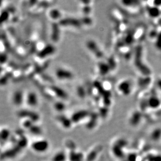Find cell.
I'll use <instances>...</instances> for the list:
<instances>
[{"label": "cell", "instance_id": "6", "mask_svg": "<svg viewBox=\"0 0 161 161\" xmlns=\"http://www.w3.org/2000/svg\"><path fill=\"white\" fill-rule=\"evenodd\" d=\"M57 121L65 129H69L73 125L71 118H68L64 115H59L57 117Z\"/></svg>", "mask_w": 161, "mask_h": 161}, {"label": "cell", "instance_id": "19", "mask_svg": "<svg viewBox=\"0 0 161 161\" xmlns=\"http://www.w3.org/2000/svg\"><path fill=\"white\" fill-rule=\"evenodd\" d=\"M54 109L59 112H62L65 110V105L62 102L58 101L55 103L54 105Z\"/></svg>", "mask_w": 161, "mask_h": 161}, {"label": "cell", "instance_id": "11", "mask_svg": "<svg viewBox=\"0 0 161 161\" xmlns=\"http://www.w3.org/2000/svg\"><path fill=\"white\" fill-rule=\"evenodd\" d=\"M61 23L63 26H70L75 27H79L82 25V21L75 18H66L62 20Z\"/></svg>", "mask_w": 161, "mask_h": 161}, {"label": "cell", "instance_id": "23", "mask_svg": "<svg viewBox=\"0 0 161 161\" xmlns=\"http://www.w3.org/2000/svg\"><path fill=\"white\" fill-rule=\"evenodd\" d=\"M90 11H91L90 7H89L88 5H86V6H85V7H83V9H82L83 12H84V13H85L86 15H88V14L90 13Z\"/></svg>", "mask_w": 161, "mask_h": 161}, {"label": "cell", "instance_id": "9", "mask_svg": "<svg viewBox=\"0 0 161 161\" xmlns=\"http://www.w3.org/2000/svg\"><path fill=\"white\" fill-rule=\"evenodd\" d=\"M68 154L64 150H59L53 154L51 161H67Z\"/></svg>", "mask_w": 161, "mask_h": 161}, {"label": "cell", "instance_id": "24", "mask_svg": "<svg viewBox=\"0 0 161 161\" xmlns=\"http://www.w3.org/2000/svg\"><path fill=\"white\" fill-rule=\"evenodd\" d=\"M78 93L80 96L84 98L85 95V91L84 89H83L82 87H79L78 90Z\"/></svg>", "mask_w": 161, "mask_h": 161}, {"label": "cell", "instance_id": "17", "mask_svg": "<svg viewBox=\"0 0 161 161\" xmlns=\"http://www.w3.org/2000/svg\"><path fill=\"white\" fill-rule=\"evenodd\" d=\"M49 16L53 20H57L61 16V13L57 9H53L50 11Z\"/></svg>", "mask_w": 161, "mask_h": 161}, {"label": "cell", "instance_id": "4", "mask_svg": "<svg viewBox=\"0 0 161 161\" xmlns=\"http://www.w3.org/2000/svg\"><path fill=\"white\" fill-rule=\"evenodd\" d=\"M67 154L69 161H84L86 160V157L84 154L76 149H71Z\"/></svg>", "mask_w": 161, "mask_h": 161}, {"label": "cell", "instance_id": "8", "mask_svg": "<svg viewBox=\"0 0 161 161\" xmlns=\"http://www.w3.org/2000/svg\"><path fill=\"white\" fill-rule=\"evenodd\" d=\"M12 137V132L10 130L7 128L4 127L1 130V144H5L8 142Z\"/></svg>", "mask_w": 161, "mask_h": 161}, {"label": "cell", "instance_id": "18", "mask_svg": "<svg viewBox=\"0 0 161 161\" xmlns=\"http://www.w3.org/2000/svg\"><path fill=\"white\" fill-rule=\"evenodd\" d=\"M36 123L34 124L28 130L32 134L35 135H39L41 134L42 132V129L38 125H36L35 124Z\"/></svg>", "mask_w": 161, "mask_h": 161}, {"label": "cell", "instance_id": "3", "mask_svg": "<svg viewBox=\"0 0 161 161\" xmlns=\"http://www.w3.org/2000/svg\"><path fill=\"white\" fill-rule=\"evenodd\" d=\"M90 113L89 111L85 110L77 111L71 115V121L73 124H78L85 119H88L90 116Z\"/></svg>", "mask_w": 161, "mask_h": 161}, {"label": "cell", "instance_id": "1", "mask_svg": "<svg viewBox=\"0 0 161 161\" xmlns=\"http://www.w3.org/2000/svg\"><path fill=\"white\" fill-rule=\"evenodd\" d=\"M30 148L34 152L43 154L46 153L50 148V143L48 140L41 138L32 141L30 144Z\"/></svg>", "mask_w": 161, "mask_h": 161}, {"label": "cell", "instance_id": "7", "mask_svg": "<svg viewBox=\"0 0 161 161\" xmlns=\"http://www.w3.org/2000/svg\"><path fill=\"white\" fill-rule=\"evenodd\" d=\"M26 103L28 106L30 107H35L38 104V97L36 93L30 92L27 95L26 98Z\"/></svg>", "mask_w": 161, "mask_h": 161}, {"label": "cell", "instance_id": "22", "mask_svg": "<svg viewBox=\"0 0 161 161\" xmlns=\"http://www.w3.org/2000/svg\"><path fill=\"white\" fill-rule=\"evenodd\" d=\"M148 161H161V155H150L148 158Z\"/></svg>", "mask_w": 161, "mask_h": 161}, {"label": "cell", "instance_id": "10", "mask_svg": "<svg viewBox=\"0 0 161 161\" xmlns=\"http://www.w3.org/2000/svg\"><path fill=\"white\" fill-rule=\"evenodd\" d=\"M24 94L21 90H17L14 93L13 102L16 106H20L24 102Z\"/></svg>", "mask_w": 161, "mask_h": 161}, {"label": "cell", "instance_id": "20", "mask_svg": "<svg viewBox=\"0 0 161 161\" xmlns=\"http://www.w3.org/2000/svg\"><path fill=\"white\" fill-rule=\"evenodd\" d=\"M53 28L52 29V39L54 41H57L58 39V37H59V28L57 27L56 25H54Z\"/></svg>", "mask_w": 161, "mask_h": 161}, {"label": "cell", "instance_id": "2", "mask_svg": "<svg viewBox=\"0 0 161 161\" xmlns=\"http://www.w3.org/2000/svg\"><path fill=\"white\" fill-rule=\"evenodd\" d=\"M18 115L24 119H29L35 123L40 119V116L38 113L30 110H21L18 113Z\"/></svg>", "mask_w": 161, "mask_h": 161}, {"label": "cell", "instance_id": "13", "mask_svg": "<svg viewBox=\"0 0 161 161\" xmlns=\"http://www.w3.org/2000/svg\"><path fill=\"white\" fill-rule=\"evenodd\" d=\"M98 117L96 115V114H90L89 117H88L89 121L86 123V126L88 129H92L96 126V122Z\"/></svg>", "mask_w": 161, "mask_h": 161}, {"label": "cell", "instance_id": "12", "mask_svg": "<svg viewBox=\"0 0 161 161\" xmlns=\"http://www.w3.org/2000/svg\"><path fill=\"white\" fill-rule=\"evenodd\" d=\"M50 90L52 92L53 94H54V96L59 97L60 98L64 99L67 98V95L66 92L61 88L56 87V86H52L50 88Z\"/></svg>", "mask_w": 161, "mask_h": 161}, {"label": "cell", "instance_id": "5", "mask_svg": "<svg viewBox=\"0 0 161 161\" xmlns=\"http://www.w3.org/2000/svg\"><path fill=\"white\" fill-rule=\"evenodd\" d=\"M55 74L57 78L61 80L71 79L73 77V74L71 71L63 68L57 69Z\"/></svg>", "mask_w": 161, "mask_h": 161}, {"label": "cell", "instance_id": "14", "mask_svg": "<svg viewBox=\"0 0 161 161\" xmlns=\"http://www.w3.org/2000/svg\"><path fill=\"white\" fill-rule=\"evenodd\" d=\"M54 50V49L51 46H48L43 49L42 50L40 51L38 54V57L40 58H43L44 57H48L49 55L52 54Z\"/></svg>", "mask_w": 161, "mask_h": 161}, {"label": "cell", "instance_id": "21", "mask_svg": "<svg viewBox=\"0 0 161 161\" xmlns=\"http://www.w3.org/2000/svg\"><path fill=\"white\" fill-rule=\"evenodd\" d=\"M161 136V130L160 129L155 130L153 132L152 135V137L155 140L159 139Z\"/></svg>", "mask_w": 161, "mask_h": 161}, {"label": "cell", "instance_id": "16", "mask_svg": "<svg viewBox=\"0 0 161 161\" xmlns=\"http://www.w3.org/2000/svg\"><path fill=\"white\" fill-rule=\"evenodd\" d=\"M98 155V152L96 150V148H93L90 151L86 157L87 161H94Z\"/></svg>", "mask_w": 161, "mask_h": 161}, {"label": "cell", "instance_id": "15", "mask_svg": "<svg viewBox=\"0 0 161 161\" xmlns=\"http://www.w3.org/2000/svg\"><path fill=\"white\" fill-rule=\"evenodd\" d=\"M87 46L91 52L95 54L96 55L97 57H101V53L99 52L98 47L96 46V44L94 43V41H88L87 44Z\"/></svg>", "mask_w": 161, "mask_h": 161}]
</instances>
